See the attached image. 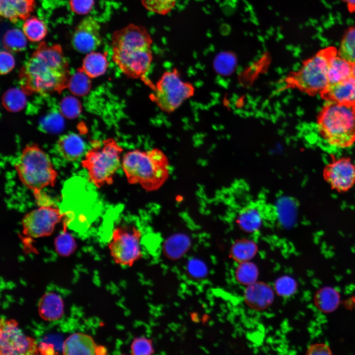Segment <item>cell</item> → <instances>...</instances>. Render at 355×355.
I'll return each mask as SVG.
<instances>
[{
	"label": "cell",
	"instance_id": "cell-22",
	"mask_svg": "<svg viewBox=\"0 0 355 355\" xmlns=\"http://www.w3.org/2000/svg\"><path fill=\"white\" fill-rule=\"evenodd\" d=\"M340 296L333 287L325 286L320 288L314 297L316 307L321 312L329 313L335 311L339 305Z\"/></svg>",
	"mask_w": 355,
	"mask_h": 355
},
{
	"label": "cell",
	"instance_id": "cell-44",
	"mask_svg": "<svg viewBox=\"0 0 355 355\" xmlns=\"http://www.w3.org/2000/svg\"><path fill=\"white\" fill-rule=\"evenodd\" d=\"M354 75H355V64L354 65Z\"/></svg>",
	"mask_w": 355,
	"mask_h": 355
},
{
	"label": "cell",
	"instance_id": "cell-2",
	"mask_svg": "<svg viewBox=\"0 0 355 355\" xmlns=\"http://www.w3.org/2000/svg\"><path fill=\"white\" fill-rule=\"evenodd\" d=\"M152 38L143 27L130 24L111 37L112 60L127 76L143 78L153 59Z\"/></svg>",
	"mask_w": 355,
	"mask_h": 355
},
{
	"label": "cell",
	"instance_id": "cell-7",
	"mask_svg": "<svg viewBox=\"0 0 355 355\" xmlns=\"http://www.w3.org/2000/svg\"><path fill=\"white\" fill-rule=\"evenodd\" d=\"M22 183L37 199L42 189L54 186L58 173L48 155L36 144L26 145L15 165Z\"/></svg>",
	"mask_w": 355,
	"mask_h": 355
},
{
	"label": "cell",
	"instance_id": "cell-17",
	"mask_svg": "<svg viewBox=\"0 0 355 355\" xmlns=\"http://www.w3.org/2000/svg\"><path fill=\"white\" fill-rule=\"evenodd\" d=\"M35 0H0V14L12 23L25 20L34 10Z\"/></svg>",
	"mask_w": 355,
	"mask_h": 355
},
{
	"label": "cell",
	"instance_id": "cell-29",
	"mask_svg": "<svg viewBox=\"0 0 355 355\" xmlns=\"http://www.w3.org/2000/svg\"><path fill=\"white\" fill-rule=\"evenodd\" d=\"M338 55L355 64V24L345 32L340 42Z\"/></svg>",
	"mask_w": 355,
	"mask_h": 355
},
{
	"label": "cell",
	"instance_id": "cell-6",
	"mask_svg": "<svg viewBox=\"0 0 355 355\" xmlns=\"http://www.w3.org/2000/svg\"><path fill=\"white\" fill-rule=\"evenodd\" d=\"M92 144L81 161V166L96 187L111 185L116 172L121 167L123 148L111 138L94 141Z\"/></svg>",
	"mask_w": 355,
	"mask_h": 355
},
{
	"label": "cell",
	"instance_id": "cell-25",
	"mask_svg": "<svg viewBox=\"0 0 355 355\" xmlns=\"http://www.w3.org/2000/svg\"><path fill=\"white\" fill-rule=\"evenodd\" d=\"M22 31L30 41L39 42L46 36L47 27L44 21L37 17L31 16L24 20Z\"/></svg>",
	"mask_w": 355,
	"mask_h": 355
},
{
	"label": "cell",
	"instance_id": "cell-5",
	"mask_svg": "<svg viewBox=\"0 0 355 355\" xmlns=\"http://www.w3.org/2000/svg\"><path fill=\"white\" fill-rule=\"evenodd\" d=\"M338 55L334 46L323 48L302 63L301 68L291 71L282 81L280 92L296 89L310 96L322 91L328 84V71L332 59Z\"/></svg>",
	"mask_w": 355,
	"mask_h": 355
},
{
	"label": "cell",
	"instance_id": "cell-4",
	"mask_svg": "<svg viewBox=\"0 0 355 355\" xmlns=\"http://www.w3.org/2000/svg\"><path fill=\"white\" fill-rule=\"evenodd\" d=\"M318 131L330 145L346 148L355 142V104L328 102L317 119Z\"/></svg>",
	"mask_w": 355,
	"mask_h": 355
},
{
	"label": "cell",
	"instance_id": "cell-9",
	"mask_svg": "<svg viewBox=\"0 0 355 355\" xmlns=\"http://www.w3.org/2000/svg\"><path fill=\"white\" fill-rule=\"evenodd\" d=\"M142 236L139 228L130 223L116 227L108 245L114 262L122 266L131 267L142 256L141 247Z\"/></svg>",
	"mask_w": 355,
	"mask_h": 355
},
{
	"label": "cell",
	"instance_id": "cell-41",
	"mask_svg": "<svg viewBox=\"0 0 355 355\" xmlns=\"http://www.w3.org/2000/svg\"><path fill=\"white\" fill-rule=\"evenodd\" d=\"M191 266L192 273L196 277H203L207 273V268L205 264L199 260L193 261Z\"/></svg>",
	"mask_w": 355,
	"mask_h": 355
},
{
	"label": "cell",
	"instance_id": "cell-24",
	"mask_svg": "<svg viewBox=\"0 0 355 355\" xmlns=\"http://www.w3.org/2000/svg\"><path fill=\"white\" fill-rule=\"evenodd\" d=\"M257 247L256 243L249 239H241L235 241L230 249L232 259L238 263L250 261L256 255Z\"/></svg>",
	"mask_w": 355,
	"mask_h": 355
},
{
	"label": "cell",
	"instance_id": "cell-34",
	"mask_svg": "<svg viewBox=\"0 0 355 355\" xmlns=\"http://www.w3.org/2000/svg\"><path fill=\"white\" fill-rule=\"evenodd\" d=\"M297 284L291 277L284 276L279 278L274 284V291L277 294L283 297H287L296 291Z\"/></svg>",
	"mask_w": 355,
	"mask_h": 355
},
{
	"label": "cell",
	"instance_id": "cell-12",
	"mask_svg": "<svg viewBox=\"0 0 355 355\" xmlns=\"http://www.w3.org/2000/svg\"><path fill=\"white\" fill-rule=\"evenodd\" d=\"M323 177L332 189L347 192L355 184V162L347 157L334 159L324 168Z\"/></svg>",
	"mask_w": 355,
	"mask_h": 355
},
{
	"label": "cell",
	"instance_id": "cell-42",
	"mask_svg": "<svg viewBox=\"0 0 355 355\" xmlns=\"http://www.w3.org/2000/svg\"><path fill=\"white\" fill-rule=\"evenodd\" d=\"M53 346L51 344H48L45 343H41L38 346L39 354L42 355H53L55 354Z\"/></svg>",
	"mask_w": 355,
	"mask_h": 355
},
{
	"label": "cell",
	"instance_id": "cell-15",
	"mask_svg": "<svg viewBox=\"0 0 355 355\" xmlns=\"http://www.w3.org/2000/svg\"><path fill=\"white\" fill-rule=\"evenodd\" d=\"M319 94L327 102L355 104V75L328 84Z\"/></svg>",
	"mask_w": 355,
	"mask_h": 355
},
{
	"label": "cell",
	"instance_id": "cell-28",
	"mask_svg": "<svg viewBox=\"0 0 355 355\" xmlns=\"http://www.w3.org/2000/svg\"><path fill=\"white\" fill-rule=\"evenodd\" d=\"M26 38L23 31L18 29H12L7 31L4 35L2 44L6 51L18 52L26 48Z\"/></svg>",
	"mask_w": 355,
	"mask_h": 355
},
{
	"label": "cell",
	"instance_id": "cell-19",
	"mask_svg": "<svg viewBox=\"0 0 355 355\" xmlns=\"http://www.w3.org/2000/svg\"><path fill=\"white\" fill-rule=\"evenodd\" d=\"M56 147L62 157L68 161L72 162L82 155L85 146L83 139L79 135L70 133L60 137Z\"/></svg>",
	"mask_w": 355,
	"mask_h": 355
},
{
	"label": "cell",
	"instance_id": "cell-35",
	"mask_svg": "<svg viewBox=\"0 0 355 355\" xmlns=\"http://www.w3.org/2000/svg\"><path fill=\"white\" fill-rule=\"evenodd\" d=\"M62 114L69 119L77 117L81 113L82 107L79 101L72 96L64 98L60 104Z\"/></svg>",
	"mask_w": 355,
	"mask_h": 355
},
{
	"label": "cell",
	"instance_id": "cell-27",
	"mask_svg": "<svg viewBox=\"0 0 355 355\" xmlns=\"http://www.w3.org/2000/svg\"><path fill=\"white\" fill-rule=\"evenodd\" d=\"M26 94L17 88H11L2 96V104L8 111L17 112L21 110L26 105Z\"/></svg>",
	"mask_w": 355,
	"mask_h": 355
},
{
	"label": "cell",
	"instance_id": "cell-43",
	"mask_svg": "<svg viewBox=\"0 0 355 355\" xmlns=\"http://www.w3.org/2000/svg\"><path fill=\"white\" fill-rule=\"evenodd\" d=\"M346 5L349 11L351 13L355 12V0H341Z\"/></svg>",
	"mask_w": 355,
	"mask_h": 355
},
{
	"label": "cell",
	"instance_id": "cell-11",
	"mask_svg": "<svg viewBox=\"0 0 355 355\" xmlns=\"http://www.w3.org/2000/svg\"><path fill=\"white\" fill-rule=\"evenodd\" d=\"M64 215L59 208L53 206H41L33 210L23 218V234L32 238L48 236Z\"/></svg>",
	"mask_w": 355,
	"mask_h": 355
},
{
	"label": "cell",
	"instance_id": "cell-23",
	"mask_svg": "<svg viewBox=\"0 0 355 355\" xmlns=\"http://www.w3.org/2000/svg\"><path fill=\"white\" fill-rule=\"evenodd\" d=\"M354 65L338 55L334 57L329 66L328 84L336 83L353 76Z\"/></svg>",
	"mask_w": 355,
	"mask_h": 355
},
{
	"label": "cell",
	"instance_id": "cell-14",
	"mask_svg": "<svg viewBox=\"0 0 355 355\" xmlns=\"http://www.w3.org/2000/svg\"><path fill=\"white\" fill-rule=\"evenodd\" d=\"M107 353L105 347L97 345L91 336L80 332L70 335L63 344V354L65 355H103Z\"/></svg>",
	"mask_w": 355,
	"mask_h": 355
},
{
	"label": "cell",
	"instance_id": "cell-32",
	"mask_svg": "<svg viewBox=\"0 0 355 355\" xmlns=\"http://www.w3.org/2000/svg\"><path fill=\"white\" fill-rule=\"evenodd\" d=\"M236 64V57L230 51L220 52L215 57L213 61V66L216 71L224 75L232 72Z\"/></svg>",
	"mask_w": 355,
	"mask_h": 355
},
{
	"label": "cell",
	"instance_id": "cell-38",
	"mask_svg": "<svg viewBox=\"0 0 355 355\" xmlns=\"http://www.w3.org/2000/svg\"><path fill=\"white\" fill-rule=\"evenodd\" d=\"M94 0H69V6L73 13L86 15L93 8Z\"/></svg>",
	"mask_w": 355,
	"mask_h": 355
},
{
	"label": "cell",
	"instance_id": "cell-37",
	"mask_svg": "<svg viewBox=\"0 0 355 355\" xmlns=\"http://www.w3.org/2000/svg\"><path fill=\"white\" fill-rule=\"evenodd\" d=\"M130 351L134 355H149L154 354L152 340L144 336L135 338L130 345Z\"/></svg>",
	"mask_w": 355,
	"mask_h": 355
},
{
	"label": "cell",
	"instance_id": "cell-20",
	"mask_svg": "<svg viewBox=\"0 0 355 355\" xmlns=\"http://www.w3.org/2000/svg\"><path fill=\"white\" fill-rule=\"evenodd\" d=\"M107 53L95 51L88 53L80 68L91 78L104 74L108 67Z\"/></svg>",
	"mask_w": 355,
	"mask_h": 355
},
{
	"label": "cell",
	"instance_id": "cell-21",
	"mask_svg": "<svg viewBox=\"0 0 355 355\" xmlns=\"http://www.w3.org/2000/svg\"><path fill=\"white\" fill-rule=\"evenodd\" d=\"M262 222L263 216L260 210L252 206L243 209L237 218V223L240 228L249 233L257 231L261 227Z\"/></svg>",
	"mask_w": 355,
	"mask_h": 355
},
{
	"label": "cell",
	"instance_id": "cell-3",
	"mask_svg": "<svg viewBox=\"0 0 355 355\" xmlns=\"http://www.w3.org/2000/svg\"><path fill=\"white\" fill-rule=\"evenodd\" d=\"M121 168L129 183L147 191L159 189L168 179L170 171L167 156L157 148L128 151L122 156Z\"/></svg>",
	"mask_w": 355,
	"mask_h": 355
},
{
	"label": "cell",
	"instance_id": "cell-36",
	"mask_svg": "<svg viewBox=\"0 0 355 355\" xmlns=\"http://www.w3.org/2000/svg\"><path fill=\"white\" fill-rule=\"evenodd\" d=\"M177 0H141L148 10L160 15L168 13L175 6Z\"/></svg>",
	"mask_w": 355,
	"mask_h": 355
},
{
	"label": "cell",
	"instance_id": "cell-1",
	"mask_svg": "<svg viewBox=\"0 0 355 355\" xmlns=\"http://www.w3.org/2000/svg\"><path fill=\"white\" fill-rule=\"evenodd\" d=\"M69 64L59 44L41 42L19 73L21 89L26 94L61 93L68 88Z\"/></svg>",
	"mask_w": 355,
	"mask_h": 355
},
{
	"label": "cell",
	"instance_id": "cell-31",
	"mask_svg": "<svg viewBox=\"0 0 355 355\" xmlns=\"http://www.w3.org/2000/svg\"><path fill=\"white\" fill-rule=\"evenodd\" d=\"M54 246L56 252L62 257L70 256L77 248L75 239L65 230L55 238Z\"/></svg>",
	"mask_w": 355,
	"mask_h": 355
},
{
	"label": "cell",
	"instance_id": "cell-10",
	"mask_svg": "<svg viewBox=\"0 0 355 355\" xmlns=\"http://www.w3.org/2000/svg\"><path fill=\"white\" fill-rule=\"evenodd\" d=\"M38 346L34 338L24 334L14 320L1 319L0 325L1 355H37Z\"/></svg>",
	"mask_w": 355,
	"mask_h": 355
},
{
	"label": "cell",
	"instance_id": "cell-26",
	"mask_svg": "<svg viewBox=\"0 0 355 355\" xmlns=\"http://www.w3.org/2000/svg\"><path fill=\"white\" fill-rule=\"evenodd\" d=\"M91 88V78L80 68L70 76L68 88L71 93L77 96L87 95Z\"/></svg>",
	"mask_w": 355,
	"mask_h": 355
},
{
	"label": "cell",
	"instance_id": "cell-40",
	"mask_svg": "<svg viewBox=\"0 0 355 355\" xmlns=\"http://www.w3.org/2000/svg\"><path fill=\"white\" fill-rule=\"evenodd\" d=\"M308 355H330L331 350L329 347L323 343H317L311 345L307 350Z\"/></svg>",
	"mask_w": 355,
	"mask_h": 355
},
{
	"label": "cell",
	"instance_id": "cell-18",
	"mask_svg": "<svg viewBox=\"0 0 355 355\" xmlns=\"http://www.w3.org/2000/svg\"><path fill=\"white\" fill-rule=\"evenodd\" d=\"M39 317L44 320L52 321L60 319L64 313V303L61 297L53 292L44 293L38 304Z\"/></svg>",
	"mask_w": 355,
	"mask_h": 355
},
{
	"label": "cell",
	"instance_id": "cell-16",
	"mask_svg": "<svg viewBox=\"0 0 355 355\" xmlns=\"http://www.w3.org/2000/svg\"><path fill=\"white\" fill-rule=\"evenodd\" d=\"M244 300L251 309L262 311L269 308L274 299V289L263 282H255L247 286L244 291Z\"/></svg>",
	"mask_w": 355,
	"mask_h": 355
},
{
	"label": "cell",
	"instance_id": "cell-8",
	"mask_svg": "<svg viewBox=\"0 0 355 355\" xmlns=\"http://www.w3.org/2000/svg\"><path fill=\"white\" fill-rule=\"evenodd\" d=\"M193 85L183 80L176 69L165 71L154 86L150 99L162 111L171 113L193 96Z\"/></svg>",
	"mask_w": 355,
	"mask_h": 355
},
{
	"label": "cell",
	"instance_id": "cell-39",
	"mask_svg": "<svg viewBox=\"0 0 355 355\" xmlns=\"http://www.w3.org/2000/svg\"><path fill=\"white\" fill-rule=\"evenodd\" d=\"M15 64V60L11 52L7 51L0 52V72L1 75L10 72L14 68Z\"/></svg>",
	"mask_w": 355,
	"mask_h": 355
},
{
	"label": "cell",
	"instance_id": "cell-13",
	"mask_svg": "<svg viewBox=\"0 0 355 355\" xmlns=\"http://www.w3.org/2000/svg\"><path fill=\"white\" fill-rule=\"evenodd\" d=\"M100 24L93 17L84 18L76 27L71 37L73 48L82 53L95 51L102 43Z\"/></svg>",
	"mask_w": 355,
	"mask_h": 355
},
{
	"label": "cell",
	"instance_id": "cell-30",
	"mask_svg": "<svg viewBox=\"0 0 355 355\" xmlns=\"http://www.w3.org/2000/svg\"><path fill=\"white\" fill-rule=\"evenodd\" d=\"M235 275L239 284L248 286L257 281L259 271L254 263L248 261L239 263Z\"/></svg>",
	"mask_w": 355,
	"mask_h": 355
},
{
	"label": "cell",
	"instance_id": "cell-33",
	"mask_svg": "<svg viewBox=\"0 0 355 355\" xmlns=\"http://www.w3.org/2000/svg\"><path fill=\"white\" fill-rule=\"evenodd\" d=\"M189 240L186 237L177 235L169 239L165 244V250L166 254L173 258L181 256L188 248Z\"/></svg>",
	"mask_w": 355,
	"mask_h": 355
}]
</instances>
